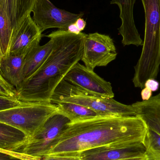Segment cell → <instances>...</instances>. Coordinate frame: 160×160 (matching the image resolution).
<instances>
[{"label": "cell", "mask_w": 160, "mask_h": 160, "mask_svg": "<svg viewBox=\"0 0 160 160\" xmlns=\"http://www.w3.org/2000/svg\"><path fill=\"white\" fill-rule=\"evenodd\" d=\"M23 102L16 97H8L0 95V112L22 105Z\"/></svg>", "instance_id": "44dd1931"}, {"label": "cell", "mask_w": 160, "mask_h": 160, "mask_svg": "<svg viewBox=\"0 0 160 160\" xmlns=\"http://www.w3.org/2000/svg\"><path fill=\"white\" fill-rule=\"evenodd\" d=\"M136 116L142 118L148 128L160 135V93L147 101L132 104Z\"/></svg>", "instance_id": "5bb4252c"}, {"label": "cell", "mask_w": 160, "mask_h": 160, "mask_svg": "<svg viewBox=\"0 0 160 160\" xmlns=\"http://www.w3.org/2000/svg\"><path fill=\"white\" fill-rule=\"evenodd\" d=\"M148 157L146 156L141 158H134L128 159H124L121 160H146L147 159Z\"/></svg>", "instance_id": "f546056e"}, {"label": "cell", "mask_w": 160, "mask_h": 160, "mask_svg": "<svg viewBox=\"0 0 160 160\" xmlns=\"http://www.w3.org/2000/svg\"><path fill=\"white\" fill-rule=\"evenodd\" d=\"M85 33L58 30L47 36L53 41L51 52L40 68L16 89V98L24 103L51 102L57 86L82 59Z\"/></svg>", "instance_id": "7a4b0ae2"}, {"label": "cell", "mask_w": 160, "mask_h": 160, "mask_svg": "<svg viewBox=\"0 0 160 160\" xmlns=\"http://www.w3.org/2000/svg\"><path fill=\"white\" fill-rule=\"evenodd\" d=\"M32 12L33 20L42 33L50 28L67 31L70 24L84 15L83 12L75 14L58 8L49 0H36Z\"/></svg>", "instance_id": "ba28073f"}, {"label": "cell", "mask_w": 160, "mask_h": 160, "mask_svg": "<svg viewBox=\"0 0 160 160\" xmlns=\"http://www.w3.org/2000/svg\"><path fill=\"white\" fill-rule=\"evenodd\" d=\"M117 56L113 39L109 36L98 32L85 34L82 60L85 66L94 71L97 67H105Z\"/></svg>", "instance_id": "52a82bcc"}, {"label": "cell", "mask_w": 160, "mask_h": 160, "mask_svg": "<svg viewBox=\"0 0 160 160\" xmlns=\"http://www.w3.org/2000/svg\"><path fill=\"white\" fill-rule=\"evenodd\" d=\"M146 156L143 143L136 144H112L84 150L78 156L82 160H121Z\"/></svg>", "instance_id": "30bf717a"}, {"label": "cell", "mask_w": 160, "mask_h": 160, "mask_svg": "<svg viewBox=\"0 0 160 160\" xmlns=\"http://www.w3.org/2000/svg\"><path fill=\"white\" fill-rule=\"evenodd\" d=\"M145 15L142 50L134 67L132 82L143 88L149 79H156L160 66V0H142Z\"/></svg>", "instance_id": "3957f363"}, {"label": "cell", "mask_w": 160, "mask_h": 160, "mask_svg": "<svg viewBox=\"0 0 160 160\" xmlns=\"http://www.w3.org/2000/svg\"><path fill=\"white\" fill-rule=\"evenodd\" d=\"M53 46V41H49L43 46L40 44L34 47L25 56L23 68V81L32 77L44 63Z\"/></svg>", "instance_id": "9a60e30c"}, {"label": "cell", "mask_w": 160, "mask_h": 160, "mask_svg": "<svg viewBox=\"0 0 160 160\" xmlns=\"http://www.w3.org/2000/svg\"><path fill=\"white\" fill-rule=\"evenodd\" d=\"M0 152L10 154V155H13V156H15V157L21 158L25 160H34V158H33V157L27 156V155H24V154H21V153H17V152H10V151H7V150H2V149H0Z\"/></svg>", "instance_id": "d4e9b609"}, {"label": "cell", "mask_w": 160, "mask_h": 160, "mask_svg": "<svg viewBox=\"0 0 160 160\" xmlns=\"http://www.w3.org/2000/svg\"><path fill=\"white\" fill-rule=\"evenodd\" d=\"M12 29L11 21L5 11L0 6V47L2 56L8 53Z\"/></svg>", "instance_id": "d6986e66"}, {"label": "cell", "mask_w": 160, "mask_h": 160, "mask_svg": "<svg viewBox=\"0 0 160 160\" xmlns=\"http://www.w3.org/2000/svg\"><path fill=\"white\" fill-rule=\"evenodd\" d=\"M67 31L71 33L78 35L81 32L79 29L78 28V26L76 25V23H71L68 26Z\"/></svg>", "instance_id": "83f0119b"}, {"label": "cell", "mask_w": 160, "mask_h": 160, "mask_svg": "<svg viewBox=\"0 0 160 160\" xmlns=\"http://www.w3.org/2000/svg\"><path fill=\"white\" fill-rule=\"evenodd\" d=\"M36 0H0V6L5 11L16 27L28 15H31Z\"/></svg>", "instance_id": "2e32d148"}, {"label": "cell", "mask_w": 160, "mask_h": 160, "mask_svg": "<svg viewBox=\"0 0 160 160\" xmlns=\"http://www.w3.org/2000/svg\"><path fill=\"white\" fill-rule=\"evenodd\" d=\"M148 88L152 92L157 91L159 87V83L154 79H149L146 82L144 88Z\"/></svg>", "instance_id": "cb8c5ba5"}, {"label": "cell", "mask_w": 160, "mask_h": 160, "mask_svg": "<svg viewBox=\"0 0 160 160\" xmlns=\"http://www.w3.org/2000/svg\"><path fill=\"white\" fill-rule=\"evenodd\" d=\"M42 32L31 15L25 17L12 29L8 52L27 54L34 47L40 44Z\"/></svg>", "instance_id": "8fae6325"}, {"label": "cell", "mask_w": 160, "mask_h": 160, "mask_svg": "<svg viewBox=\"0 0 160 160\" xmlns=\"http://www.w3.org/2000/svg\"><path fill=\"white\" fill-rule=\"evenodd\" d=\"M148 130L137 116L98 117L70 122L44 157L78 156L84 150L108 145L142 143Z\"/></svg>", "instance_id": "6da1fadb"}, {"label": "cell", "mask_w": 160, "mask_h": 160, "mask_svg": "<svg viewBox=\"0 0 160 160\" xmlns=\"http://www.w3.org/2000/svg\"><path fill=\"white\" fill-rule=\"evenodd\" d=\"M2 57V52H1V47H0V59H1Z\"/></svg>", "instance_id": "4dcf8cb0"}, {"label": "cell", "mask_w": 160, "mask_h": 160, "mask_svg": "<svg viewBox=\"0 0 160 160\" xmlns=\"http://www.w3.org/2000/svg\"><path fill=\"white\" fill-rule=\"evenodd\" d=\"M146 160H152L150 159H149V158H148V157L147 159Z\"/></svg>", "instance_id": "1f68e13d"}, {"label": "cell", "mask_w": 160, "mask_h": 160, "mask_svg": "<svg viewBox=\"0 0 160 160\" xmlns=\"http://www.w3.org/2000/svg\"><path fill=\"white\" fill-rule=\"evenodd\" d=\"M136 0H111V4L119 7L121 25L118 29L122 37L123 46H142L143 41L136 28L133 17V8Z\"/></svg>", "instance_id": "7c38bea8"}, {"label": "cell", "mask_w": 160, "mask_h": 160, "mask_svg": "<svg viewBox=\"0 0 160 160\" xmlns=\"http://www.w3.org/2000/svg\"><path fill=\"white\" fill-rule=\"evenodd\" d=\"M0 160H25L10 154L0 152Z\"/></svg>", "instance_id": "4316f807"}, {"label": "cell", "mask_w": 160, "mask_h": 160, "mask_svg": "<svg viewBox=\"0 0 160 160\" xmlns=\"http://www.w3.org/2000/svg\"><path fill=\"white\" fill-rule=\"evenodd\" d=\"M75 23H76V25L78 26V28L79 29L81 32L84 30L86 25V22L82 18H79L78 19Z\"/></svg>", "instance_id": "f1b7e54d"}, {"label": "cell", "mask_w": 160, "mask_h": 160, "mask_svg": "<svg viewBox=\"0 0 160 160\" xmlns=\"http://www.w3.org/2000/svg\"><path fill=\"white\" fill-rule=\"evenodd\" d=\"M27 139L19 130L0 122V149L14 152Z\"/></svg>", "instance_id": "e0dca14e"}, {"label": "cell", "mask_w": 160, "mask_h": 160, "mask_svg": "<svg viewBox=\"0 0 160 160\" xmlns=\"http://www.w3.org/2000/svg\"><path fill=\"white\" fill-rule=\"evenodd\" d=\"M41 160H82L78 156H49L42 158Z\"/></svg>", "instance_id": "603a6c76"}, {"label": "cell", "mask_w": 160, "mask_h": 160, "mask_svg": "<svg viewBox=\"0 0 160 160\" xmlns=\"http://www.w3.org/2000/svg\"><path fill=\"white\" fill-rule=\"evenodd\" d=\"M60 110V113L64 115L70 122L82 121L99 116L91 109L72 102H55Z\"/></svg>", "instance_id": "ac0fdd59"}, {"label": "cell", "mask_w": 160, "mask_h": 160, "mask_svg": "<svg viewBox=\"0 0 160 160\" xmlns=\"http://www.w3.org/2000/svg\"><path fill=\"white\" fill-rule=\"evenodd\" d=\"M69 122L70 120L60 113L54 115L36 133L26 139L14 152L34 158H44Z\"/></svg>", "instance_id": "8992f818"}, {"label": "cell", "mask_w": 160, "mask_h": 160, "mask_svg": "<svg viewBox=\"0 0 160 160\" xmlns=\"http://www.w3.org/2000/svg\"><path fill=\"white\" fill-rule=\"evenodd\" d=\"M63 79L95 95L110 98L114 97L110 82L79 62L72 68Z\"/></svg>", "instance_id": "9c48e42d"}, {"label": "cell", "mask_w": 160, "mask_h": 160, "mask_svg": "<svg viewBox=\"0 0 160 160\" xmlns=\"http://www.w3.org/2000/svg\"><path fill=\"white\" fill-rule=\"evenodd\" d=\"M146 155L152 160H160V135L148 128L143 142Z\"/></svg>", "instance_id": "ffe728a7"}, {"label": "cell", "mask_w": 160, "mask_h": 160, "mask_svg": "<svg viewBox=\"0 0 160 160\" xmlns=\"http://www.w3.org/2000/svg\"><path fill=\"white\" fill-rule=\"evenodd\" d=\"M51 102H72L93 110L99 116H134L136 112L132 105L117 101L113 98L102 97L90 93L64 79L54 90Z\"/></svg>", "instance_id": "277c9868"}, {"label": "cell", "mask_w": 160, "mask_h": 160, "mask_svg": "<svg viewBox=\"0 0 160 160\" xmlns=\"http://www.w3.org/2000/svg\"><path fill=\"white\" fill-rule=\"evenodd\" d=\"M17 90L8 82L0 74V95L8 97H16Z\"/></svg>", "instance_id": "7402d4cb"}, {"label": "cell", "mask_w": 160, "mask_h": 160, "mask_svg": "<svg viewBox=\"0 0 160 160\" xmlns=\"http://www.w3.org/2000/svg\"><path fill=\"white\" fill-rule=\"evenodd\" d=\"M152 91L146 87L143 88L141 92V97L142 101L148 100L152 97Z\"/></svg>", "instance_id": "484cf974"}, {"label": "cell", "mask_w": 160, "mask_h": 160, "mask_svg": "<svg viewBox=\"0 0 160 160\" xmlns=\"http://www.w3.org/2000/svg\"><path fill=\"white\" fill-rule=\"evenodd\" d=\"M59 113L57 104L51 102H23L0 112V122L19 130L27 139L36 133L50 118Z\"/></svg>", "instance_id": "5b68a950"}, {"label": "cell", "mask_w": 160, "mask_h": 160, "mask_svg": "<svg viewBox=\"0 0 160 160\" xmlns=\"http://www.w3.org/2000/svg\"><path fill=\"white\" fill-rule=\"evenodd\" d=\"M26 53H11L0 59V74L17 89L23 82V68Z\"/></svg>", "instance_id": "4fadbf2b"}]
</instances>
